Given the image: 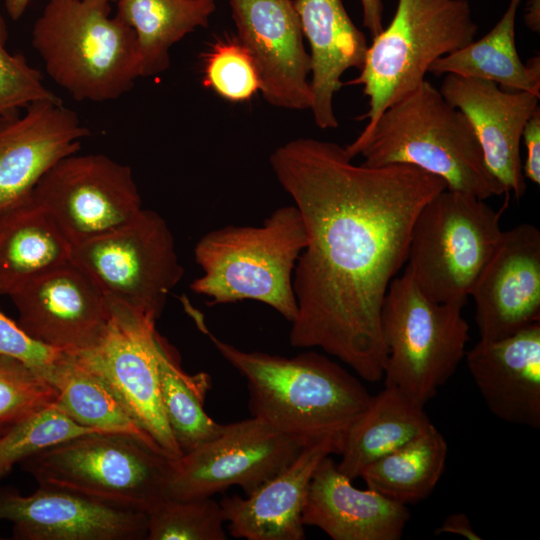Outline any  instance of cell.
Here are the masks:
<instances>
[{
	"label": "cell",
	"mask_w": 540,
	"mask_h": 540,
	"mask_svg": "<svg viewBox=\"0 0 540 540\" xmlns=\"http://www.w3.org/2000/svg\"><path fill=\"white\" fill-rule=\"evenodd\" d=\"M270 165L307 235L293 273L290 344L318 347L362 379L380 381L383 301L406 263L418 213L445 182L408 164H355L345 146L315 138L277 147Z\"/></svg>",
	"instance_id": "cell-1"
},
{
	"label": "cell",
	"mask_w": 540,
	"mask_h": 540,
	"mask_svg": "<svg viewBox=\"0 0 540 540\" xmlns=\"http://www.w3.org/2000/svg\"><path fill=\"white\" fill-rule=\"evenodd\" d=\"M187 309L219 354L245 378L252 416L306 442L329 437L343 445L372 397L356 377L314 351L288 358L237 348L211 333L199 311L189 304Z\"/></svg>",
	"instance_id": "cell-2"
},
{
	"label": "cell",
	"mask_w": 540,
	"mask_h": 540,
	"mask_svg": "<svg viewBox=\"0 0 540 540\" xmlns=\"http://www.w3.org/2000/svg\"><path fill=\"white\" fill-rule=\"evenodd\" d=\"M345 148L352 158L361 155L364 165H412L441 178L447 189L480 199L508 195L488 169L466 116L426 79Z\"/></svg>",
	"instance_id": "cell-3"
},
{
	"label": "cell",
	"mask_w": 540,
	"mask_h": 540,
	"mask_svg": "<svg viewBox=\"0 0 540 540\" xmlns=\"http://www.w3.org/2000/svg\"><path fill=\"white\" fill-rule=\"evenodd\" d=\"M306 244L304 222L295 205L276 209L260 226L211 230L195 245L202 275L190 289L207 296L212 305L261 302L293 322L298 312L293 273Z\"/></svg>",
	"instance_id": "cell-4"
},
{
	"label": "cell",
	"mask_w": 540,
	"mask_h": 540,
	"mask_svg": "<svg viewBox=\"0 0 540 540\" xmlns=\"http://www.w3.org/2000/svg\"><path fill=\"white\" fill-rule=\"evenodd\" d=\"M110 11L101 0H48L34 24L48 75L77 101L115 100L140 77L136 35Z\"/></svg>",
	"instance_id": "cell-5"
},
{
	"label": "cell",
	"mask_w": 540,
	"mask_h": 540,
	"mask_svg": "<svg viewBox=\"0 0 540 540\" xmlns=\"http://www.w3.org/2000/svg\"><path fill=\"white\" fill-rule=\"evenodd\" d=\"M478 26L468 0H398L393 18L369 44L360 74L371 130L382 112L424 80L431 64L475 40Z\"/></svg>",
	"instance_id": "cell-6"
},
{
	"label": "cell",
	"mask_w": 540,
	"mask_h": 540,
	"mask_svg": "<svg viewBox=\"0 0 540 540\" xmlns=\"http://www.w3.org/2000/svg\"><path fill=\"white\" fill-rule=\"evenodd\" d=\"M463 307L428 298L407 269L392 280L381 309L385 386L422 406L437 394L465 357L469 325Z\"/></svg>",
	"instance_id": "cell-7"
},
{
	"label": "cell",
	"mask_w": 540,
	"mask_h": 540,
	"mask_svg": "<svg viewBox=\"0 0 540 540\" xmlns=\"http://www.w3.org/2000/svg\"><path fill=\"white\" fill-rule=\"evenodd\" d=\"M502 210L447 188L422 207L412 227L406 269L428 298L465 305L501 240Z\"/></svg>",
	"instance_id": "cell-8"
},
{
	"label": "cell",
	"mask_w": 540,
	"mask_h": 540,
	"mask_svg": "<svg viewBox=\"0 0 540 540\" xmlns=\"http://www.w3.org/2000/svg\"><path fill=\"white\" fill-rule=\"evenodd\" d=\"M173 460L123 434L94 432L25 459L38 484L57 485L148 511L167 496Z\"/></svg>",
	"instance_id": "cell-9"
},
{
	"label": "cell",
	"mask_w": 540,
	"mask_h": 540,
	"mask_svg": "<svg viewBox=\"0 0 540 540\" xmlns=\"http://www.w3.org/2000/svg\"><path fill=\"white\" fill-rule=\"evenodd\" d=\"M71 262L92 280L109 305L155 320L184 274L167 222L144 208L121 227L73 246Z\"/></svg>",
	"instance_id": "cell-10"
},
{
	"label": "cell",
	"mask_w": 540,
	"mask_h": 540,
	"mask_svg": "<svg viewBox=\"0 0 540 540\" xmlns=\"http://www.w3.org/2000/svg\"><path fill=\"white\" fill-rule=\"evenodd\" d=\"M307 443L254 416L224 424L216 437L173 460L167 496L211 497L234 485L249 495L282 471Z\"/></svg>",
	"instance_id": "cell-11"
},
{
	"label": "cell",
	"mask_w": 540,
	"mask_h": 540,
	"mask_svg": "<svg viewBox=\"0 0 540 540\" xmlns=\"http://www.w3.org/2000/svg\"><path fill=\"white\" fill-rule=\"evenodd\" d=\"M109 306L110 319L100 341L86 351L67 355L95 375L167 455L177 459L182 454L160 397L157 320Z\"/></svg>",
	"instance_id": "cell-12"
},
{
	"label": "cell",
	"mask_w": 540,
	"mask_h": 540,
	"mask_svg": "<svg viewBox=\"0 0 540 540\" xmlns=\"http://www.w3.org/2000/svg\"><path fill=\"white\" fill-rule=\"evenodd\" d=\"M72 246L113 231L141 210L131 168L103 154L69 155L32 192Z\"/></svg>",
	"instance_id": "cell-13"
},
{
	"label": "cell",
	"mask_w": 540,
	"mask_h": 540,
	"mask_svg": "<svg viewBox=\"0 0 540 540\" xmlns=\"http://www.w3.org/2000/svg\"><path fill=\"white\" fill-rule=\"evenodd\" d=\"M0 520L17 540H142L147 512L57 485L29 495L0 486Z\"/></svg>",
	"instance_id": "cell-14"
},
{
	"label": "cell",
	"mask_w": 540,
	"mask_h": 540,
	"mask_svg": "<svg viewBox=\"0 0 540 540\" xmlns=\"http://www.w3.org/2000/svg\"><path fill=\"white\" fill-rule=\"evenodd\" d=\"M21 329L66 354L94 347L102 338L110 306L92 280L71 261L12 290Z\"/></svg>",
	"instance_id": "cell-15"
},
{
	"label": "cell",
	"mask_w": 540,
	"mask_h": 540,
	"mask_svg": "<svg viewBox=\"0 0 540 540\" xmlns=\"http://www.w3.org/2000/svg\"><path fill=\"white\" fill-rule=\"evenodd\" d=\"M237 41L252 57L260 91L271 105L311 108L310 55L292 0H229Z\"/></svg>",
	"instance_id": "cell-16"
},
{
	"label": "cell",
	"mask_w": 540,
	"mask_h": 540,
	"mask_svg": "<svg viewBox=\"0 0 540 540\" xmlns=\"http://www.w3.org/2000/svg\"><path fill=\"white\" fill-rule=\"evenodd\" d=\"M470 296L482 340H497L540 321V231L522 223L503 231Z\"/></svg>",
	"instance_id": "cell-17"
},
{
	"label": "cell",
	"mask_w": 540,
	"mask_h": 540,
	"mask_svg": "<svg viewBox=\"0 0 540 540\" xmlns=\"http://www.w3.org/2000/svg\"><path fill=\"white\" fill-rule=\"evenodd\" d=\"M468 119L485 163L507 194L517 200L526 191L520 155L522 133L539 107L540 94L509 91L488 80L446 74L439 89Z\"/></svg>",
	"instance_id": "cell-18"
},
{
	"label": "cell",
	"mask_w": 540,
	"mask_h": 540,
	"mask_svg": "<svg viewBox=\"0 0 540 540\" xmlns=\"http://www.w3.org/2000/svg\"><path fill=\"white\" fill-rule=\"evenodd\" d=\"M90 131L62 101H38L0 123V210L29 197L60 160L79 151Z\"/></svg>",
	"instance_id": "cell-19"
},
{
	"label": "cell",
	"mask_w": 540,
	"mask_h": 540,
	"mask_svg": "<svg viewBox=\"0 0 540 540\" xmlns=\"http://www.w3.org/2000/svg\"><path fill=\"white\" fill-rule=\"evenodd\" d=\"M464 358L493 415L540 427V321L501 339H479Z\"/></svg>",
	"instance_id": "cell-20"
},
{
	"label": "cell",
	"mask_w": 540,
	"mask_h": 540,
	"mask_svg": "<svg viewBox=\"0 0 540 540\" xmlns=\"http://www.w3.org/2000/svg\"><path fill=\"white\" fill-rule=\"evenodd\" d=\"M334 438L307 443L278 474L246 497H224L220 502L228 529L247 540H303V510L310 482L320 462L340 454Z\"/></svg>",
	"instance_id": "cell-21"
},
{
	"label": "cell",
	"mask_w": 540,
	"mask_h": 540,
	"mask_svg": "<svg viewBox=\"0 0 540 540\" xmlns=\"http://www.w3.org/2000/svg\"><path fill=\"white\" fill-rule=\"evenodd\" d=\"M302 519L333 540H399L410 513L375 490L354 487L329 455L314 472Z\"/></svg>",
	"instance_id": "cell-22"
},
{
	"label": "cell",
	"mask_w": 540,
	"mask_h": 540,
	"mask_svg": "<svg viewBox=\"0 0 540 540\" xmlns=\"http://www.w3.org/2000/svg\"><path fill=\"white\" fill-rule=\"evenodd\" d=\"M293 2L311 50L310 110L319 128L333 129L339 125L333 100L343 86L341 77L351 68L363 67L369 44L341 0Z\"/></svg>",
	"instance_id": "cell-23"
},
{
	"label": "cell",
	"mask_w": 540,
	"mask_h": 540,
	"mask_svg": "<svg viewBox=\"0 0 540 540\" xmlns=\"http://www.w3.org/2000/svg\"><path fill=\"white\" fill-rule=\"evenodd\" d=\"M72 249L32 194L0 210V295L71 261Z\"/></svg>",
	"instance_id": "cell-24"
},
{
	"label": "cell",
	"mask_w": 540,
	"mask_h": 540,
	"mask_svg": "<svg viewBox=\"0 0 540 540\" xmlns=\"http://www.w3.org/2000/svg\"><path fill=\"white\" fill-rule=\"evenodd\" d=\"M424 406L400 389L385 386L372 396L348 429L338 469L351 480L384 455L427 431L431 426Z\"/></svg>",
	"instance_id": "cell-25"
},
{
	"label": "cell",
	"mask_w": 540,
	"mask_h": 540,
	"mask_svg": "<svg viewBox=\"0 0 540 540\" xmlns=\"http://www.w3.org/2000/svg\"><path fill=\"white\" fill-rule=\"evenodd\" d=\"M522 0H510L495 26L479 40L435 60L429 73L455 74L488 80L509 91L540 94V58L523 63L515 42L517 10Z\"/></svg>",
	"instance_id": "cell-26"
},
{
	"label": "cell",
	"mask_w": 540,
	"mask_h": 540,
	"mask_svg": "<svg viewBox=\"0 0 540 540\" xmlns=\"http://www.w3.org/2000/svg\"><path fill=\"white\" fill-rule=\"evenodd\" d=\"M41 376L57 392L56 407L76 423L100 433L130 436L169 457L131 417L115 395L69 355L62 353Z\"/></svg>",
	"instance_id": "cell-27"
},
{
	"label": "cell",
	"mask_w": 540,
	"mask_h": 540,
	"mask_svg": "<svg viewBox=\"0 0 540 540\" xmlns=\"http://www.w3.org/2000/svg\"><path fill=\"white\" fill-rule=\"evenodd\" d=\"M117 17L137 39L140 77L169 68L170 48L186 34L208 25L215 0H117Z\"/></svg>",
	"instance_id": "cell-28"
},
{
	"label": "cell",
	"mask_w": 540,
	"mask_h": 540,
	"mask_svg": "<svg viewBox=\"0 0 540 540\" xmlns=\"http://www.w3.org/2000/svg\"><path fill=\"white\" fill-rule=\"evenodd\" d=\"M158 374L163 412L181 454H187L216 437L224 424L204 410L211 377L206 372L187 373L176 350L160 334Z\"/></svg>",
	"instance_id": "cell-29"
},
{
	"label": "cell",
	"mask_w": 540,
	"mask_h": 540,
	"mask_svg": "<svg viewBox=\"0 0 540 540\" xmlns=\"http://www.w3.org/2000/svg\"><path fill=\"white\" fill-rule=\"evenodd\" d=\"M448 445L432 425L427 431L364 469L367 488L403 505L417 503L436 487L446 465Z\"/></svg>",
	"instance_id": "cell-30"
},
{
	"label": "cell",
	"mask_w": 540,
	"mask_h": 540,
	"mask_svg": "<svg viewBox=\"0 0 540 540\" xmlns=\"http://www.w3.org/2000/svg\"><path fill=\"white\" fill-rule=\"evenodd\" d=\"M94 432L69 418L55 404L29 414L0 434V480L34 454Z\"/></svg>",
	"instance_id": "cell-31"
},
{
	"label": "cell",
	"mask_w": 540,
	"mask_h": 540,
	"mask_svg": "<svg viewBox=\"0 0 540 540\" xmlns=\"http://www.w3.org/2000/svg\"><path fill=\"white\" fill-rule=\"evenodd\" d=\"M148 540H225L221 504L211 497H166L147 511Z\"/></svg>",
	"instance_id": "cell-32"
},
{
	"label": "cell",
	"mask_w": 540,
	"mask_h": 540,
	"mask_svg": "<svg viewBox=\"0 0 540 540\" xmlns=\"http://www.w3.org/2000/svg\"><path fill=\"white\" fill-rule=\"evenodd\" d=\"M57 392L23 362L0 355V434L29 414L55 403Z\"/></svg>",
	"instance_id": "cell-33"
},
{
	"label": "cell",
	"mask_w": 540,
	"mask_h": 540,
	"mask_svg": "<svg viewBox=\"0 0 540 540\" xmlns=\"http://www.w3.org/2000/svg\"><path fill=\"white\" fill-rule=\"evenodd\" d=\"M203 85L226 100L242 102L260 90V77L248 51L237 39H228L206 55Z\"/></svg>",
	"instance_id": "cell-34"
},
{
	"label": "cell",
	"mask_w": 540,
	"mask_h": 540,
	"mask_svg": "<svg viewBox=\"0 0 540 540\" xmlns=\"http://www.w3.org/2000/svg\"><path fill=\"white\" fill-rule=\"evenodd\" d=\"M7 26L0 13V123L19 115V111L38 101L61 99L46 88L40 71L22 54L6 48Z\"/></svg>",
	"instance_id": "cell-35"
},
{
	"label": "cell",
	"mask_w": 540,
	"mask_h": 540,
	"mask_svg": "<svg viewBox=\"0 0 540 540\" xmlns=\"http://www.w3.org/2000/svg\"><path fill=\"white\" fill-rule=\"evenodd\" d=\"M62 353L31 338L0 309V355L13 357L41 375Z\"/></svg>",
	"instance_id": "cell-36"
},
{
	"label": "cell",
	"mask_w": 540,
	"mask_h": 540,
	"mask_svg": "<svg viewBox=\"0 0 540 540\" xmlns=\"http://www.w3.org/2000/svg\"><path fill=\"white\" fill-rule=\"evenodd\" d=\"M526 149L523 174L525 179L540 184V108L538 107L528 119L522 133Z\"/></svg>",
	"instance_id": "cell-37"
},
{
	"label": "cell",
	"mask_w": 540,
	"mask_h": 540,
	"mask_svg": "<svg viewBox=\"0 0 540 540\" xmlns=\"http://www.w3.org/2000/svg\"><path fill=\"white\" fill-rule=\"evenodd\" d=\"M456 534L467 540H481L482 537L473 529L468 516L463 512L450 514L435 529L434 534Z\"/></svg>",
	"instance_id": "cell-38"
},
{
	"label": "cell",
	"mask_w": 540,
	"mask_h": 540,
	"mask_svg": "<svg viewBox=\"0 0 540 540\" xmlns=\"http://www.w3.org/2000/svg\"><path fill=\"white\" fill-rule=\"evenodd\" d=\"M363 10V25L371 37L377 36L383 26V0H360Z\"/></svg>",
	"instance_id": "cell-39"
},
{
	"label": "cell",
	"mask_w": 540,
	"mask_h": 540,
	"mask_svg": "<svg viewBox=\"0 0 540 540\" xmlns=\"http://www.w3.org/2000/svg\"><path fill=\"white\" fill-rule=\"evenodd\" d=\"M526 25L534 32L540 30L539 0H531L524 16Z\"/></svg>",
	"instance_id": "cell-40"
},
{
	"label": "cell",
	"mask_w": 540,
	"mask_h": 540,
	"mask_svg": "<svg viewBox=\"0 0 540 540\" xmlns=\"http://www.w3.org/2000/svg\"><path fill=\"white\" fill-rule=\"evenodd\" d=\"M30 2L31 0H4L7 14L13 20H18L23 15Z\"/></svg>",
	"instance_id": "cell-41"
},
{
	"label": "cell",
	"mask_w": 540,
	"mask_h": 540,
	"mask_svg": "<svg viewBox=\"0 0 540 540\" xmlns=\"http://www.w3.org/2000/svg\"><path fill=\"white\" fill-rule=\"evenodd\" d=\"M101 1H104V2H110V1H115V0H101Z\"/></svg>",
	"instance_id": "cell-42"
}]
</instances>
